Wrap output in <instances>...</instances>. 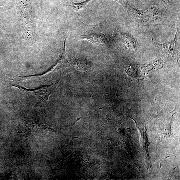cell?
Returning <instances> with one entry per match:
<instances>
[{"mask_svg":"<svg viewBox=\"0 0 180 180\" xmlns=\"http://www.w3.org/2000/svg\"><path fill=\"white\" fill-rule=\"evenodd\" d=\"M83 24L84 26L79 35V40H86L97 46L106 42V36L100 31L99 25L90 26Z\"/></svg>","mask_w":180,"mask_h":180,"instance_id":"1","label":"cell"},{"mask_svg":"<svg viewBox=\"0 0 180 180\" xmlns=\"http://www.w3.org/2000/svg\"><path fill=\"white\" fill-rule=\"evenodd\" d=\"M11 85L12 87H17L22 91L28 92V93H31L38 96L45 103L49 99V96L51 93V90L50 85H44L35 89H29L20 86L15 83L14 84H12L11 85Z\"/></svg>","mask_w":180,"mask_h":180,"instance_id":"2","label":"cell"},{"mask_svg":"<svg viewBox=\"0 0 180 180\" xmlns=\"http://www.w3.org/2000/svg\"><path fill=\"white\" fill-rule=\"evenodd\" d=\"M129 12H131L135 20L141 24H147L150 20V9L139 10L130 5Z\"/></svg>","mask_w":180,"mask_h":180,"instance_id":"3","label":"cell"},{"mask_svg":"<svg viewBox=\"0 0 180 180\" xmlns=\"http://www.w3.org/2000/svg\"><path fill=\"white\" fill-rule=\"evenodd\" d=\"M177 28L174 38L170 41L163 43H157L162 49L167 54L173 55L174 53L177 44L179 42V31Z\"/></svg>","mask_w":180,"mask_h":180,"instance_id":"4","label":"cell"},{"mask_svg":"<svg viewBox=\"0 0 180 180\" xmlns=\"http://www.w3.org/2000/svg\"><path fill=\"white\" fill-rule=\"evenodd\" d=\"M22 122L25 126L31 131H49L50 130H51L52 131H53V129L52 128L49 127L47 125L41 124V123L24 120H22Z\"/></svg>","mask_w":180,"mask_h":180,"instance_id":"5","label":"cell"},{"mask_svg":"<svg viewBox=\"0 0 180 180\" xmlns=\"http://www.w3.org/2000/svg\"><path fill=\"white\" fill-rule=\"evenodd\" d=\"M150 10V20L153 22L160 21L164 18L166 15L165 12L162 10L155 7H152Z\"/></svg>","mask_w":180,"mask_h":180,"instance_id":"6","label":"cell"},{"mask_svg":"<svg viewBox=\"0 0 180 180\" xmlns=\"http://www.w3.org/2000/svg\"><path fill=\"white\" fill-rule=\"evenodd\" d=\"M123 44L127 49H135L137 46V41L132 36L127 33H123L121 36Z\"/></svg>","mask_w":180,"mask_h":180,"instance_id":"7","label":"cell"},{"mask_svg":"<svg viewBox=\"0 0 180 180\" xmlns=\"http://www.w3.org/2000/svg\"><path fill=\"white\" fill-rule=\"evenodd\" d=\"M165 63L160 58H157L150 62L146 63L142 65L143 70L150 71L162 68Z\"/></svg>","mask_w":180,"mask_h":180,"instance_id":"8","label":"cell"},{"mask_svg":"<svg viewBox=\"0 0 180 180\" xmlns=\"http://www.w3.org/2000/svg\"><path fill=\"white\" fill-rule=\"evenodd\" d=\"M92 0H85L81 3H76L73 2L72 0L70 1V4L73 10L75 12H78L84 9L87 4Z\"/></svg>","mask_w":180,"mask_h":180,"instance_id":"9","label":"cell"},{"mask_svg":"<svg viewBox=\"0 0 180 180\" xmlns=\"http://www.w3.org/2000/svg\"><path fill=\"white\" fill-rule=\"evenodd\" d=\"M118 2L122 5L124 9L127 12L129 11L130 5L128 0H112Z\"/></svg>","mask_w":180,"mask_h":180,"instance_id":"10","label":"cell"},{"mask_svg":"<svg viewBox=\"0 0 180 180\" xmlns=\"http://www.w3.org/2000/svg\"><path fill=\"white\" fill-rule=\"evenodd\" d=\"M160 5L165 7H168L171 4L172 0H156Z\"/></svg>","mask_w":180,"mask_h":180,"instance_id":"11","label":"cell"},{"mask_svg":"<svg viewBox=\"0 0 180 180\" xmlns=\"http://www.w3.org/2000/svg\"><path fill=\"white\" fill-rule=\"evenodd\" d=\"M69 137H72V138H75V139H81V138H79L78 137H73V136H69Z\"/></svg>","mask_w":180,"mask_h":180,"instance_id":"12","label":"cell"}]
</instances>
